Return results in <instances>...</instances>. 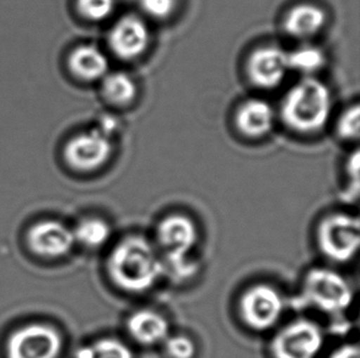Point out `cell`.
Listing matches in <instances>:
<instances>
[{
    "label": "cell",
    "mask_w": 360,
    "mask_h": 358,
    "mask_svg": "<svg viewBox=\"0 0 360 358\" xmlns=\"http://www.w3.org/2000/svg\"><path fill=\"white\" fill-rule=\"evenodd\" d=\"M106 270L118 290L141 295L158 284L166 269L155 246L139 234H131L113 247Z\"/></svg>",
    "instance_id": "cell-1"
},
{
    "label": "cell",
    "mask_w": 360,
    "mask_h": 358,
    "mask_svg": "<svg viewBox=\"0 0 360 358\" xmlns=\"http://www.w3.org/2000/svg\"><path fill=\"white\" fill-rule=\"evenodd\" d=\"M156 251L165 269L172 275L187 280L197 272L190 254L198 241L195 221L184 213H170L161 218L155 230Z\"/></svg>",
    "instance_id": "cell-2"
},
{
    "label": "cell",
    "mask_w": 360,
    "mask_h": 358,
    "mask_svg": "<svg viewBox=\"0 0 360 358\" xmlns=\"http://www.w3.org/2000/svg\"><path fill=\"white\" fill-rule=\"evenodd\" d=\"M332 98L325 84L304 79L290 88L283 101V117L288 126L300 133L322 129L331 113Z\"/></svg>",
    "instance_id": "cell-3"
},
{
    "label": "cell",
    "mask_w": 360,
    "mask_h": 358,
    "mask_svg": "<svg viewBox=\"0 0 360 358\" xmlns=\"http://www.w3.org/2000/svg\"><path fill=\"white\" fill-rule=\"evenodd\" d=\"M316 243L328 260L338 264L351 262L359 249V218L346 213L322 218L316 228Z\"/></svg>",
    "instance_id": "cell-4"
},
{
    "label": "cell",
    "mask_w": 360,
    "mask_h": 358,
    "mask_svg": "<svg viewBox=\"0 0 360 358\" xmlns=\"http://www.w3.org/2000/svg\"><path fill=\"white\" fill-rule=\"evenodd\" d=\"M302 300L327 314H340L353 302V291L348 281L336 271L315 267L304 277Z\"/></svg>",
    "instance_id": "cell-5"
},
{
    "label": "cell",
    "mask_w": 360,
    "mask_h": 358,
    "mask_svg": "<svg viewBox=\"0 0 360 358\" xmlns=\"http://www.w3.org/2000/svg\"><path fill=\"white\" fill-rule=\"evenodd\" d=\"M238 310L240 318L248 329L263 333L274 328L282 318L284 300L273 286L256 284L240 296Z\"/></svg>",
    "instance_id": "cell-6"
},
{
    "label": "cell",
    "mask_w": 360,
    "mask_h": 358,
    "mask_svg": "<svg viewBox=\"0 0 360 358\" xmlns=\"http://www.w3.org/2000/svg\"><path fill=\"white\" fill-rule=\"evenodd\" d=\"M63 346V336L52 325L30 323L9 335L6 358H59Z\"/></svg>",
    "instance_id": "cell-7"
},
{
    "label": "cell",
    "mask_w": 360,
    "mask_h": 358,
    "mask_svg": "<svg viewBox=\"0 0 360 358\" xmlns=\"http://www.w3.org/2000/svg\"><path fill=\"white\" fill-rule=\"evenodd\" d=\"M323 346V334L312 320L297 319L285 325L273 336V358H316Z\"/></svg>",
    "instance_id": "cell-8"
},
{
    "label": "cell",
    "mask_w": 360,
    "mask_h": 358,
    "mask_svg": "<svg viewBox=\"0 0 360 358\" xmlns=\"http://www.w3.org/2000/svg\"><path fill=\"white\" fill-rule=\"evenodd\" d=\"M112 141L100 129L74 136L64 147V160L78 172H93L103 167L112 154Z\"/></svg>",
    "instance_id": "cell-9"
},
{
    "label": "cell",
    "mask_w": 360,
    "mask_h": 358,
    "mask_svg": "<svg viewBox=\"0 0 360 358\" xmlns=\"http://www.w3.org/2000/svg\"><path fill=\"white\" fill-rule=\"evenodd\" d=\"M27 246L39 257L58 259L68 256L75 244L73 230L54 220L41 221L30 228Z\"/></svg>",
    "instance_id": "cell-10"
},
{
    "label": "cell",
    "mask_w": 360,
    "mask_h": 358,
    "mask_svg": "<svg viewBox=\"0 0 360 358\" xmlns=\"http://www.w3.org/2000/svg\"><path fill=\"white\" fill-rule=\"evenodd\" d=\"M288 70V53L276 46L256 49L248 59V75L259 88H276L285 78Z\"/></svg>",
    "instance_id": "cell-11"
},
{
    "label": "cell",
    "mask_w": 360,
    "mask_h": 358,
    "mask_svg": "<svg viewBox=\"0 0 360 358\" xmlns=\"http://www.w3.org/2000/svg\"><path fill=\"white\" fill-rule=\"evenodd\" d=\"M113 53L121 59H133L146 52L150 32L143 20L128 15L118 20L108 37Z\"/></svg>",
    "instance_id": "cell-12"
},
{
    "label": "cell",
    "mask_w": 360,
    "mask_h": 358,
    "mask_svg": "<svg viewBox=\"0 0 360 358\" xmlns=\"http://www.w3.org/2000/svg\"><path fill=\"white\" fill-rule=\"evenodd\" d=\"M131 339L141 346L162 344L170 335V324L164 315L154 310L133 312L126 321Z\"/></svg>",
    "instance_id": "cell-13"
},
{
    "label": "cell",
    "mask_w": 360,
    "mask_h": 358,
    "mask_svg": "<svg viewBox=\"0 0 360 358\" xmlns=\"http://www.w3.org/2000/svg\"><path fill=\"white\" fill-rule=\"evenodd\" d=\"M68 67L80 80L96 81L108 74V59L98 47L82 44L69 55Z\"/></svg>",
    "instance_id": "cell-14"
},
{
    "label": "cell",
    "mask_w": 360,
    "mask_h": 358,
    "mask_svg": "<svg viewBox=\"0 0 360 358\" xmlns=\"http://www.w3.org/2000/svg\"><path fill=\"white\" fill-rule=\"evenodd\" d=\"M274 112L269 103L258 98L243 102L236 116L240 131L248 136L266 135L272 129Z\"/></svg>",
    "instance_id": "cell-15"
},
{
    "label": "cell",
    "mask_w": 360,
    "mask_h": 358,
    "mask_svg": "<svg viewBox=\"0 0 360 358\" xmlns=\"http://www.w3.org/2000/svg\"><path fill=\"white\" fill-rule=\"evenodd\" d=\"M326 22L325 11L317 5H297L288 14L284 27L295 39L312 37L321 31Z\"/></svg>",
    "instance_id": "cell-16"
},
{
    "label": "cell",
    "mask_w": 360,
    "mask_h": 358,
    "mask_svg": "<svg viewBox=\"0 0 360 358\" xmlns=\"http://www.w3.org/2000/svg\"><path fill=\"white\" fill-rule=\"evenodd\" d=\"M73 232L75 242L83 244L84 247L96 249L110 241L112 230L103 218H89L82 220Z\"/></svg>",
    "instance_id": "cell-17"
},
{
    "label": "cell",
    "mask_w": 360,
    "mask_h": 358,
    "mask_svg": "<svg viewBox=\"0 0 360 358\" xmlns=\"http://www.w3.org/2000/svg\"><path fill=\"white\" fill-rule=\"evenodd\" d=\"M103 95L116 106H127L136 98V83L126 73L106 74L103 79Z\"/></svg>",
    "instance_id": "cell-18"
},
{
    "label": "cell",
    "mask_w": 360,
    "mask_h": 358,
    "mask_svg": "<svg viewBox=\"0 0 360 358\" xmlns=\"http://www.w3.org/2000/svg\"><path fill=\"white\" fill-rule=\"evenodd\" d=\"M75 358H134L131 347L121 340L103 338L77 351Z\"/></svg>",
    "instance_id": "cell-19"
},
{
    "label": "cell",
    "mask_w": 360,
    "mask_h": 358,
    "mask_svg": "<svg viewBox=\"0 0 360 358\" xmlns=\"http://www.w3.org/2000/svg\"><path fill=\"white\" fill-rule=\"evenodd\" d=\"M288 62L289 69L305 74L315 73L325 63V54L317 47L304 46L288 53Z\"/></svg>",
    "instance_id": "cell-20"
},
{
    "label": "cell",
    "mask_w": 360,
    "mask_h": 358,
    "mask_svg": "<svg viewBox=\"0 0 360 358\" xmlns=\"http://www.w3.org/2000/svg\"><path fill=\"white\" fill-rule=\"evenodd\" d=\"M162 345L167 358H195L197 354L195 341L186 335H169Z\"/></svg>",
    "instance_id": "cell-21"
},
{
    "label": "cell",
    "mask_w": 360,
    "mask_h": 358,
    "mask_svg": "<svg viewBox=\"0 0 360 358\" xmlns=\"http://www.w3.org/2000/svg\"><path fill=\"white\" fill-rule=\"evenodd\" d=\"M78 10L85 19L101 21L115 9V0H77Z\"/></svg>",
    "instance_id": "cell-22"
},
{
    "label": "cell",
    "mask_w": 360,
    "mask_h": 358,
    "mask_svg": "<svg viewBox=\"0 0 360 358\" xmlns=\"http://www.w3.org/2000/svg\"><path fill=\"white\" fill-rule=\"evenodd\" d=\"M360 111L359 106L356 105L347 110L338 121V133L343 139L352 140L359 136Z\"/></svg>",
    "instance_id": "cell-23"
},
{
    "label": "cell",
    "mask_w": 360,
    "mask_h": 358,
    "mask_svg": "<svg viewBox=\"0 0 360 358\" xmlns=\"http://www.w3.org/2000/svg\"><path fill=\"white\" fill-rule=\"evenodd\" d=\"M141 6L151 18L165 19L175 10L176 0H141Z\"/></svg>",
    "instance_id": "cell-24"
},
{
    "label": "cell",
    "mask_w": 360,
    "mask_h": 358,
    "mask_svg": "<svg viewBox=\"0 0 360 358\" xmlns=\"http://www.w3.org/2000/svg\"><path fill=\"white\" fill-rule=\"evenodd\" d=\"M328 358H360L358 345L346 344L335 350Z\"/></svg>",
    "instance_id": "cell-25"
}]
</instances>
